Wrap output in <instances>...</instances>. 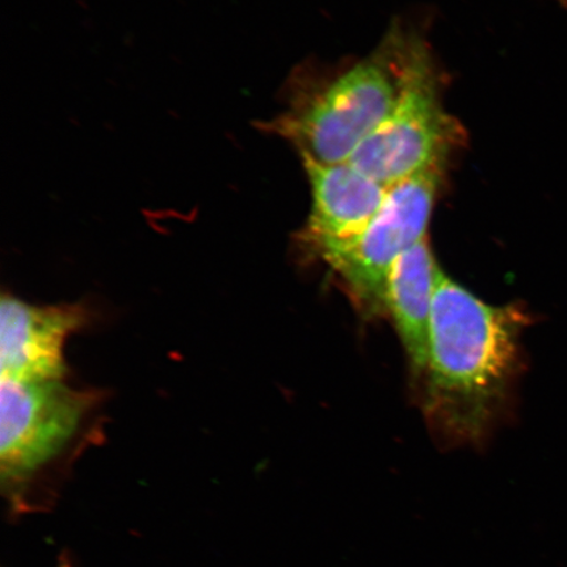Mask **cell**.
<instances>
[{"label":"cell","instance_id":"obj_1","mask_svg":"<svg viewBox=\"0 0 567 567\" xmlns=\"http://www.w3.org/2000/svg\"><path fill=\"white\" fill-rule=\"evenodd\" d=\"M524 315L495 307L439 269L432 301L423 413L444 442L485 441L519 367Z\"/></svg>","mask_w":567,"mask_h":567},{"label":"cell","instance_id":"obj_2","mask_svg":"<svg viewBox=\"0 0 567 567\" xmlns=\"http://www.w3.org/2000/svg\"><path fill=\"white\" fill-rule=\"evenodd\" d=\"M417 41L390 32L373 53L342 73L317 81L297 74L287 109L259 127L289 141L301 159L323 165L350 161L399 102Z\"/></svg>","mask_w":567,"mask_h":567},{"label":"cell","instance_id":"obj_3","mask_svg":"<svg viewBox=\"0 0 567 567\" xmlns=\"http://www.w3.org/2000/svg\"><path fill=\"white\" fill-rule=\"evenodd\" d=\"M464 138L463 126L444 109L430 53L417 41L399 102L350 162L389 188L434 169L444 172Z\"/></svg>","mask_w":567,"mask_h":567},{"label":"cell","instance_id":"obj_4","mask_svg":"<svg viewBox=\"0 0 567 567\" xmlns=\"http://www.w3.org/2000/svg\"><path fill=\"white\" fill-rule=\"evenodd\" d=\"M443 169L394 184L365 228L319 254L340 279L361 311L385 315V287L394 261L427 238Z\"/></svg>","mask_w":567,"mask_h":567},{"label":"cell","instance_id":"obj_5","mask_svg":"<svg viewBox=\"0 0 567 567\" xmlns=\"http://www.w3.org/2000/svg\"><path fill=\"white\" fill-rule=\"evenodd\" d=\"M95 401L94 393L63 381L2 380L0 473L13 505L21 491L65 451Z\"/></svg>","mask_w":567,"mask_h":567},{"label":"cell","instance_id":"obj_6","mask_svg":"<svg viewBox=\"0 0 567 567\" xmlns=\"http://www.w3.org/2000/svg\"><path fill=\"white\" fill-rule=\"evenodd\" d=\"M82 305H39L3 295L0 301L2 380L62 381L68 373L66 340L87 323Z\"/></svg>","mask_w":567,"mask_h":567},{"label":"cell","instance_id":"obj_7","mask_svg":"<svg viewBox=\"0 0 567 567\" xmlns=\"http://www.w3.org/2000/svg\"><path fill=\"white\" fill-rule=\"evenodd\" d=\"M311 189V210L301 240L318 255L363 230L384 203L388 187L350 161L323 165L302 159Z\"/></svg>","mask_w":567,"mask_h":567},{"label":"cell","instance_id":"obj_8","mask_svg":"<svg viewBox=\"0 0 567 567\" xmlns=\"http://www.w3.org/2000/svg\"><path fill=\"white\" fill-rule=\"evenodd\" d=\"M429 237L394 261L385 287V313L393 319L411 368L423 378L437 272Z\"/></svg>","mask_w":567,"mask_h":567},{"label":"cell","instance_id":"obj_9","mask_svg":"<svg viewBox=\"0 0 567 567\" xmlns=\"http://www.w3.org/2000/svg\"><path fill=\"white\" fill-rule=\"evenodd\" d=\"M60 567H70V565L66 561H63Z\"/></svg>","mask_w":567,"mask_h":567},{"label":"cell","instance_id":"obj_10","mask_svg":"<svg viewBox=\"0 0 567 567\" xmlns=\"http://www.w3.org/2000/svg\"><path fill=\"white\" fill-rule=\"evenodd\" d=\"M561 2H564L567 6V0H561Z\"/></svg>","mask_w":567,"mask_h":567}]
</instances>
